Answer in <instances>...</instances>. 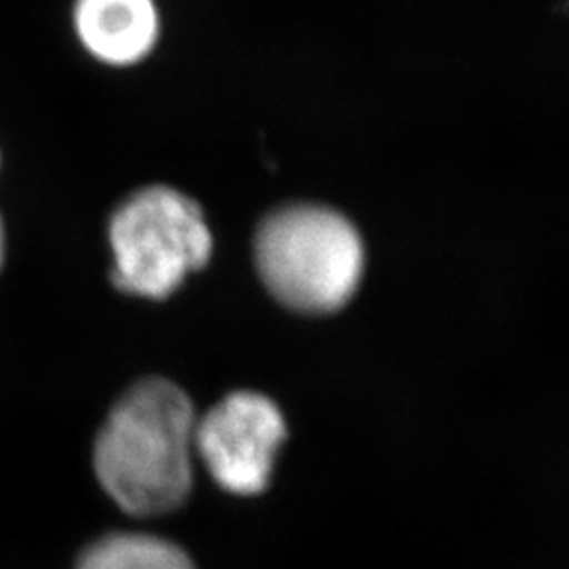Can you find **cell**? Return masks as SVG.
<instances>
[{
  "label": "cell",
  "mask_w": 569,
  "mask_h": 569,
  "mask_svg": "<svg viewBox=\"0 0 569 569\" xmlns=\"http://www.w3.org/2000/svg\"><path fill=\"white\" fill-rule=\"evenodd\" d=\"M74 569H194L180 547L146 533H108L82 550Z\"/></svg>",
  "instance_id": "cell-6"
},
{
  "label": "cell",
  "mask_w": 569,
  "mask_h": 569,
  "mask_svg": "<svg viewBox=\"0 0 569 569\" xmlns=\"http://www.w3.org/2000/svg\"><path fill=\"white\" fill-rule=\"evenodd\" d=\"M283 439L279 407L258 392H232L197 420L194 453L222 488L251 496L268 486Z\"/></svg>",
  "instance_id": "cell-4"
},
{
  "label": "cell",
  "mask_w": 569,
  "mask_h": 569,
  "mask_svg": "<svg viewBox=\"0 0 569 569\" xmlns=\"http://www.w3.org/2000/svg\"><path fill=\"white\" fill-rule=\"evenodd\" d=\"M112 279L122 291L167 298L211 256V232L201 207L167 186L133 192L112 213Z\"/></svg>",
  "instance_id": "cell-3"
},
{
  "label": "cell",
  "mask_w": 569,
  "mask_h": 569,
  "mask_svg": "<svg viewBox=\"0 0 569 569\" xmlns=\"http://www.w3.org/2000/svg\"><path fill=\"white\" fill-rule=\"evenodd\" d=\"M194 428V409L176 385L154 378L129 388L96 441L103 491L136 517L178 509L192 486Z\"/></svg>",
  "instance_id": "cell-1"
},
{
  "label": "cell",
  "mask_w": 569,
  "mask_h": 569,
  "mask_svg": "<svg viewBox=\"0 0 569 569\" xmlns=\"http://www.w3.org/2000/svg\"><path fill=\"white\" fill-rule=\"evenodd\" d=\"M2 256H4V232H2V222H0V264H2Z\"/></svg>",
  "instance_id": "cell-7"
},
{
  "label": "cell",
  "mask_w": 569,
  "mask_h": 569,
  "mask_svg": "<svg viewBox=\"0 0 569 569\" xmlns=\"http://www.w3.org/2000/svg\"><path fill=\"white\" fill-rule=\"evenodd\" d=\"M256 264L270 293L300 312H333L363 277L366 253L355 226L333 209L289 204L256 237Z\"/></svg>",
  "instance_id": "cell-2"
},
{
  "label": "cell",
  "mask_w": 569,
  "mask_h": 569,
  "mask_svg": "<svg viewBox=\"0 0 569 569\" xmlns=\"http://www.w3.org/2000/svg\"><path fill=\"white\" fill-rule=\"evenodd\" d=\"M74 30L82 47L108 66H136L161 39L154 0H77Z\"/></svg>",
  "instance_id": "cell-5"
}]
</instances>
